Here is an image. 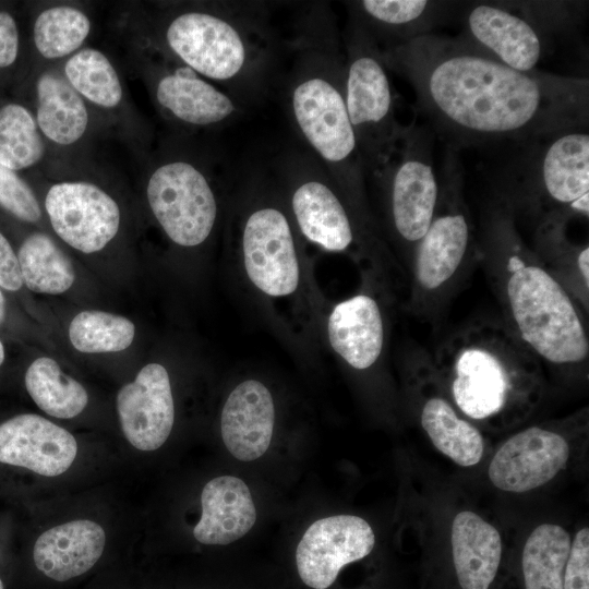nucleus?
Returning a JSON list of instances; mask_svg holds the SVG:
<instances>
[{
  "mask_svg": "<svg viewBox=\"0 0 589 589\" xmlns=\"http://www.w3.org/2000/svg\"><path fill=\"white\" fill-rule=\"evenodd\" d=\"M23 284L32 291L60 294L75 281L73 264L56 241L44 231L28 235L17 251Z\"/></svg>",
  "mask_w": 589,
  "mask_h": 589,
  "instance_id": "nucleus-30",
  "label": "nucleus"
},
{
  "mask_svg": "<svg viewBox=\"0 0 589 589\" xmlns=\"http://www.w3.org/2000/svg\"><path fill=\"white\" fill-rule=\"evenodd\" d=\"M117 412L125 438L140 450L159 448L170 435L175 405L166 368L148 363L117 395Z\"/></svg>",
  "mask_w": 589,
  "mask_h": 589,
  "instance_id": "nucleus-18",
  "label": "nucleus"
},
{
  "mask_svg": "<svg viewBox=\"0 0 589 589\" xmlns=\"http://www.w3.org/2000/svg\"><path fill=\"white\" fill-rule=\"evenodd\" d=\"M93 31V19L83 4L47 2L37 11L32 41L39 64H60L85 47Z\"/></svg>",
  "mask_w": 589,
  "mask_h": 589,
  "instance_id": "nucleus-28",
  "label": "nucleus"
},
{
  "mask_svg": "<svg viewBox=\"0 0 589 589\" xmlns=\"http://www.w3.org/2000/svg\"><path fill=\"white\" fill-rule=\"evenodd\" d=\"M133 39V63L158 113L184 131L216 129L242 111L237 96Z\"/></svg>",
  "mask_w": 589,
  "mask_h": 589,
  "instance_id": "nucleus-10",
  "label": "nucleus"
},
{
  "mask_svg": "<svg viewBox=\"0 0 589 589\" xmlns=\"http://www.w3.org/2000/svg\"><path fill=\"white\" fill-rule=\"evenodd\" d=\"M144 171L145 200L166 237L184 249L204 244L219 214L209 166L185 148L167 145L147 158Z\"/></svg>",
  "mask_w": 589,
  "mask_h": 589,
  "instance_id": "nucleus-7",
  "label": "nucleus"
},
{
  "mask_svg": "<svg viewBox=\"0 0 589 589\" xmlns=\"http://www.w3.org/2000/svg\"><path fill=\"white\" fill-rule=\"evenodd\" d=\"M201 504L202 515L193 534L203 544H229L245 536L256 520L248 485L233 476L208 481L203 488Z\"/></svg>",
  "mask_w": 589,
  "mask_h": 589,
  "instance_id": "nucleus-26",
  "label": "nucleus"
},
{
  "mask_svg": "<svg viewBox=\"0 0 589 589\" xmlns=\"http://www.w3.org/2000/svg\"><path fill=\"white\" fill-rule=\"evenodd\" d=\"M275 405L260 381L245 380L229 394L221 410V437L229 453L241 461L260 458L269 447Z\"/></svg>",
  "mask_w": 589,
  "mask_h": 589,
  "instance_id": "nucleus-21",
  "label": "nucleus"
},
{
  "mask_svg": "<svg viewBox=\"0 0 589 589\" xmlns=\"http://www.w3.org/2000/svg\"><path fill=\"white\" fill-rule=\"evenodd\" d=\"M50 160L48 146L29 108L9 103L0 108V164L11 170Z\"/></svg>",
  "mask_w": 589,
  "mask_h": 589,
  "instance_id": "nucleus-34",
  "label": "nucleus"
},
{
  "mask_svg": "<svg viewBox=\"0 0 589 589\" xmlns=\"http://www.w3.org/2000/svg\"><path fill=\"white\" fill-rule=\"evenodd\" d=\"M25 386L35 404L55 418H74L88 402L83 385L64 374L58 362L49 357H39L29 364Z\"/></svg>",
  "mask_w": 589,
  "mask_h": 589,
  "instance_id": "nucleus-32",
  "label": "nucleus"
},
{
  "mask_svg": "<svg viewBox=\"0 0 589 589\" xmlns=\"http://www.w3.org/2000/svg\"><path fill=\"white\" fill-rule=\"evenodd\" d=\"M510 209L494 208L485 242L497 266L506 326L539 360L577 365L589 357V338L578 304L536 252L518 236Z\"/></svg>",
  "mask_w": 589,
  "mask_h": 589,
  "instance_id": "nucleus-4",
  "label": "nucleus"
},
{
  "mask_svg": "<svg viewBox=\"0 0 589 589\" xmlns=\"http://www.w3.org/2000/svg\"><path fill=\"white\" fill-rule=\"evenodd\" d=\"M345 103L365 172L374 177L388 161L408 127L396 117L395 93L382 51L352 16L344 34Z\"/></svg>",
  "mask_w": 589,
  "mask_h": 589,
  "instance_id": "nucleus-6",
  "label": "nucleus"
},
{
  "mask_svg": "<svg viewBox=\"0 0 589 589\" xmlns=\"http://www.w3.org/2000/svg\"><path fill=\"white\" fill-rule=\"evenodd\" d=\"M458 161L454 148L449 146L433 219L416 244L412 293L419 311L444 297L471 254L472 224L462 195Z\"/></svg>",
  "mask_w": 589,
  "mask_h": 589,
  "instance_id": "nucleus-9",
  "label": "nucleus"
},
{
  "mask_svg": "<svg viewBox=\"0 0 589 589\" xmlns=\"http://www.w3.org/2000/svg\"><path fill=\"white\" fill-rule=\"evenodd\" d=\"M375 544L370 524L354 515H334L314 521L296 550L301 580L313 589H326L340 569L368 556Z\"/></svg>",
  "mask_w": 589,
  "mask_h": 589,
  "instance_id": "nucleus-16",
  "label": "nucleus"
},
{
  "mask_svg": "<svg viewBox=\"0 0 589 589\" xmlns=\"http://www.w3.org/2000/svg\"><path fill=\"white\" fill-rule=\"evenodd\" d=\"M346 4L349 15L368 31L381 49L431 34L452 7L426 0H362Z\"/></svg>",
  "mask_w": 589,
  "mask_h": 589,
  "instance_id": "nucleus-23",
  "label": "nucleus"
},
{
  "mask_svg": "<svg viewBox=\"0 0 589 589\" xmlns=\"http://www.w3.org/2000/svg\"><path fill=\"white\" fill-rule=\"evenodd\" d=\"M420 423L432 444L454 462L470 467L483 455L480 431L460 418L452 404L442 396H429L422 405Z\"/></svg>",
  "mask_w": 589,
  "mask_h": 589,
  "instance_id": "nucleus-29",
  "label": "nucleus"
},
{
  "mask_svg": "<svg viewBox=\"0 0 589 589\" xmlns=\"http://www.w3.org/2000/svg\"><path fill=\"white\" fill-rule=\"evenodd\" d=\"M294 62L286 87L290 120L337 188L359 228L369 237L365 168L345 103V53L329 5L298 12Z\"/></svg>",
  "mask_w": 589,
  "mask_h": 589,
  "instance_id": "nucleus-2",
  "label": "nucleus"
},
{
  "mask_svg": "<svg viewBox=\"0 0 589 589\" xmlns=\"http://www.w3.org/2000/svg\"><path fill=\"white\" fill-rule=\"evenodd\" d=\"M0 589H3V584L1 581V579H0Z\"/></svg>",
  "mask_w": 589,
  "mask_h": 589,
  "instance_id": "nucleus-42",
  "label": "nucleus"
},
{
  "mask_svg": "<svg viewBox=\"0 0 589 589\" xmlns=\"http://www.w3.org/2000/svg\"><path fill=\"white\" fill-rule=\"evenodd\" d=\"M462 39L505 65L533 72L542 56V40L531 22L503 5L480 3L466 14Z\"/></svg>",
  "mask_w": 589,
  "mask_h": 589,
  "instance_id": "nucleus-20",
  "label": "nucleus"
},
{
  "mask_svg": "<svg viewBox=\"0 0 589 589\" xmlns=\"http://www.w3.org/2000/svg\"><path fill=\"white\" fill-rule=\"evenodd\" d=\"M4 361V347L0 340V365L3 363Z\"/></svg>",
  "mask_w": 589,
  "mask_h": 589,
  "instance_id": "nucleus-41",
  "label": "nucleus"
},
{
  "mask_svg": "<svg viewBox=\"0 0 589 589\" xmlns=\"http://www.w3.org/2000/svg\"><path fill=\"white\" fill-rule=\"evenodd\" d=\"M76 453L74 436L41 416L19 414L0 424V462L57 477L71 467Z\"/></svg>",
  "mask_w": 589,
  "mask_h": 589,
  "instance_id": "nucleus-19",
  "label": "nucleus"
},
{
  "mask_svg": "<svg viewBox=\"0 0 589 589\" xmlns=\"http://www.w3.org/2000/svg\"><path fill=\"white\" fill-rule=\"evenodd\" d=\"M289 213L297 230L328 252H346L365 237L337 188L317 159L296 152L281 163Z\"/></svg>",
  "mask_w": 589,
  "mask_h": 589,
  "instance_id": "nucleus-12",
  "label": "nucleus"
},
{
  "mask_svg": "<svg viewBox=\"0 0 589 589\" xmlns=\"http://www.w3.org/2000/svg\"><path fill=\"white\" fill-rule=\"evenodd\" d=\"M297 228L289 211L274 200H255L243 213L240 247L252 285L272 298L294 293L300 285Z\"/></svg>",
  "mask_w": 589,
  "mask_h": 589,
  "instance_id": "nucleus-13",
  "label": "nucleus"
},
{
  "mask_svg": "<svg viewBox=\"0 0 589 589\" xmlns=\"http://www.w3.org/2000/svg\"><path fill=\"white\" fill-rule=\"evenodd\" d=\"M21 37L14 16L0 11V70L11 68L20 57Z\"/></svg>",
  "mask_w": 589,
  "mask_h": 589,
  "instance_id": "nucleus-38",
  "label": "nucleus"
},
{
  "mask_svg": "<svg viewBox=\"0 0 589 589\" xmlns=\"http://www.w3.org/2000/svg\"><path fill=\"white\" fill-rule=\"evenodd\" d=\"M135 325L128 317L98 310L77 313L69 325V339L80 352H119L130 347Z\"/></svg>",
  "mask_w": 589,
  "mask_h": 589,
  "instance_id": "nucleus-35",
  "label": "nucleus"
},
{
  "mask_svg": "<svg viewBox=\"0 0 589 589\" xmlns=\"http://www.w3.org/2000/svg\"><path fill=\"white\" fill-rule=\"evenodd\" d=\"M23 286L17 256L9 240L0 231V287L17 291Z\"/></svg>",
  "mask_w": 589,
  "mask_h": 589,
  "instance_id": "nucleus-39",
  "label": "nucleus"
},
{
  "mask_svg": "<svg viewBox=\"0 0 589 589\" xmlns=\"http://www.w3.org/2000/svg\"><path fill=\"white\" fill-rule=\"evenodd\" d=\"M569 533L558 525L542 524L528 537L521 557L526 589H563L570 549Z\"/></svg>",
  "mask_w": 589,
  "mask_h": 589,
  "instance_id": "nucleus-33",
  "label": "nucleus"
},
{
  "mask_svg": "<svg viewBox=\"0 0 589 589\" xmlns=\"http://www.w3.org/2000/svg\"><path fill=\"white\" fill-rule=\"evenodd\" d=\"M563 589H589V529H580L570 543Z\"/></svg>",
  "mask_w": 589,
  "mask_h": 589,
  "instance_id": "nucleus-37",
  "label": "nucleus"
},
{
  "mask_svg": "<svg viewBox=\"0 0 589 589\" xmlns=\"http://www.w3.org/2000/svg\"><path fill=\"white\" fill-rule=\"evenodd\" d=\"M537 178L539 191L554 205L553 212L568 217L569 206L589 193V134L585 128L550 137Z\"/></svg>",
  "mask_w": 589,
  "mask_h": 589,
  "instance_id": "nucleus-22",
  "label": "nucleus"
},
{
  "mask_svg": "<svg viewBox=\"0 0 589 589\" xmlns=\"http://www.w3.org/2000/svg\"><path fill=\"white\" fill-rule=\"evenodd\" d=\"M267 3L164 1L139 12L132 38L239 98L259 92L273 59Z\"/></svg>",
  "mask_w": 589,
  "mask_h": 589,
  "instance_id": "nucleus-3",
  "label": "nucleus"
},
{
  "mask_svg": "<svg viewBox=\"0 0 589 589\" xmlns=\"http://www.w3.org/2000/svg\"><path fill=\"white\" fill-rule=\"evenodd\" d=\"M105 543V531L95 521H69L38 537L34 562L47 577L65 581L91 569L100 558Z\"/></svg>",
  "mask_w": 589,
  "mask_h": 589,
  "instance_id": "nucleus-25",
  "label": "nucleus"
},
{
  "mask_svg": "<svg viewBox=\"0 0 589 589\" xmlns=\"http://www.w3.org/2000/svg\"><path fill=\"white\" fill-rule=\"evenodd\" d=\"M381 51L452 147L539 141L587 125V79L520 72L462 38L434 34Z\"/></svg>",
  "mask_w": 589,
  "mask_h": 589,
  "instance_id": "nucleus-1",
  "label": "nucleus"
},
{
  "mask_svg": "<svg viewBox=\"0 0 589 589\" xmlns=\"http://www.w3.org/2000/svg\"><path fill=\"white\" fill-rule=\"evenodd\" d=\"M567 216L550 212L540 223L536 232V254L542 259L548 257L549 263H543L546 268L558 266L561 269L555 277L560 275L563 266L568 267L565 288L575 301L588 310L589 291V247L585 244L580 248L575 247L565 237V224Z\"/></svg>",
  "mask_w": 589,
  "mask_h": 589,
  "instance_id": "nucleus-31",
  "label": "nucleus"
},
{
  "mask_svg": "<svg viewBox=\"0 0 589 589\" xmlns=\"http://www.w3.org/2000/svg\"><path fill=\"white\" fill-rule=\"evenodd\" d=\"M433 357V370L447 381L455 406L472 420L507 412L539 383L538 359L502 322L467 323L444 339Z\"/></svg>",
  "mask_w": 589,
  "mask_h": 589,
  "instance_id": "nucleus-5",
  "label": "nucleus"
},
{
  "mask_svg": "<svg viewBox=\"0 0 589 589\" xmlns=\"http://www.w3.org/2000/svg\"><path fill=\"white\" fill-rule=\"evenodd\" d=\"M0 206L17 219L38 224L44 211L32 187L16 171L0 164Z\"/></svg>",
  "mask_w": 589,
  "mask_h": 589,
  "instance_id": "nucleus-36",
  "label": "nucleus"
},
{
  "mask_svg": "<svg viewBox=\"0 0 589 589\" xmlns=\"http://www.w3.org/2000/svg\"><path fill=\"white\" fill-rule=\"evenodd\" d=\"M568 458L569 445L563 435L530 426L510 436L497 449L488 473L498 490L524 493L552 480Z\"/></svg>",
  "mask_w": 589,
  "mask_h": 589,
  "instance_id": "nucleus-17",
  "label": "nucleus"
},
{
  "mask_svg": "<svg viewBox=\"0 0 589 589\" xmlns=\"http://www.w3.org/2000/svg\"><path fill=\"white\" fill-rule=\"evenodd\" d=\"M32 110L50 160L85 159L84 148L98 132L86 104L64 77L60 64H39L33 80Z\"/></svg>",
  "mask_w": 589,
  "mask_h": 589,
  "instance_id": "nucleus-15",
  "label": "nucleus"
},
{
  "mask_svg": "<svg viewBox=\"0 0 589 589\" xmlns=\"http://www.w3.org/2000/svg\"><path fill=\"white\" fill-rule=\"evenodd\" d=\"M100 168L86 159L47 163L41 207L57 237L70 248L93 254L120 233L122 209L101 178Z\"/></svg>",
  "mask_w": 589,
  "mask_h": 589,
  "instance_id": "nucleus-8",
  "label": "nucleus"
},
{
  "mask_svg": "<svg viewBox=\"0 0 589 589\" xmlns=\"http://www.w3.org/2000/svg\"><path fill=\"white\" fill-rule=\"evenodd\" d=\"M453 562L462 589H488L502 555L497 529L478 514L458 513L452 525Z\"/></svg>",
  "mask_w": 589,
  "mask_h": 589,
  "instance_id": "nucleus-27",
  "label": "nucleus"
},
{
  "mask_svg": "<svg viewBox=\"0 0 589 589\" xmlns=\"http://www.w3.org/2000/svg\"><path fill=\"white\" fill-rule=\"evenodd\" d=\"M384 190L389 224L397 238L417 244L438 200L432 135L412 123L384 167L373 177Z\"/></svg>",
  "mask_w": 589,
  "mask_h": 589,
  "instance_id": "nucleus-11",
  "label": "nucleus"
},
{
  "mask_svg": "<svg viewBox=\"0 0 589 589\" xmlns=\"http://www.w3.org/2000/svg\"><path fill=\"white\" fill-rule=\"evenodd\" d=\"M333 350L351 368L366 370L381 357L384 321L377 301L359 293L337 303L327 320Z\"/></svg>",
  "mask_w": 589,
  "mask_h": 589,
  "instance_id": "nucleus-24",
  "label": "nucleus"
},
{
  "mask_svg": "<svg viewBox=\"0 0 589 589\" xmlns=\"http://www.w3.org/2000/svg\"><path fill=\"white\" fill-rule=\"evenodd\" d=\"M70 85L89 109L98 132L115 134L146 156L152 132L133 105L117 65L101 49L85 46L60 63Z\"/></svg>",
  "mask_w": 589,
  "mask_h": 589,
  "instance_id": "nucleus-14",
  "label": "nucleus"
},
{
  "mask_svg": "<svg viewBox=\"0 0 589 589\" xmlns=\"http://www.w3.org/2000/svg\"><path fill=\"white\" fill-rule=\"evenodd\" d=\"M7 315L5 298L0 290V325L4 322Z\"/></svg>",
  "mask_w": 589,
  "mask_h": 589,
  "instance_id": "nucleus-40",
  "label": "nucleus"
}]
</instances>
